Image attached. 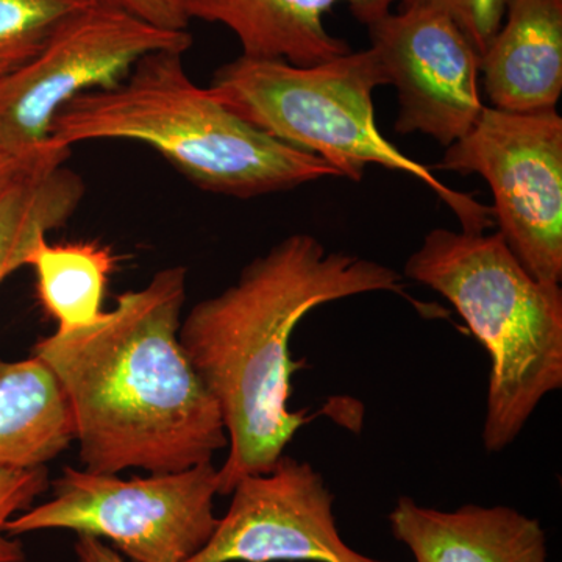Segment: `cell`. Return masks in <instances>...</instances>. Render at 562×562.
Listing matches in <instances>:
<instances>
[{"label":"cell","instance_id":"obj_1","mask_svg":"<svg viewBox=\"0 0 562 562\" xmlns=\"http://www.w3.org/2000/svg\"><path fill=\"white\" fill-rule=\"evenodd\" d=\"M184 299L187 269H162L99 319L33 346L68 397L87 471H187L228 447L220 406L180 344Z\"/></svg>","mask_w":562,"mask_h":562},{"label":"cell","instance_id":"obj_2","mask_svg":"<svg viewBox=\"0 0 562 562\" xmlns=\"http://www.w3.org/2000/svg\"><path fill=\"white\" fill-rule=\"evenodd\" d=\"M380 291L408 299L401 273L387 266L291 235L251 260L235 284L192 306L180 344L220 406L228 438L217 494L271 472L295 432L317 417L288 406L292 375L305 366L291 357L299 322L325 303Z\"/></svg>","mask_w":562,"mask_h":562},{"label":"cell","instance_id":"obj_3","mask_svg":"<svg viewBox=\"0 0 562 562\" xmlns=\"http://www.w3.org/2000/svg\"><path fill=\"white\" fill-rule=\"evenodd\" d=\"M94 139L146 144L202 190L238 199L339 177L328 162L294 149L222 105L188 76L183 54L160 50L136 63L116 88L72 99L50 124V146Z\"/></svg>","mask_w":562,"mask_h":562},{"label":"cell","instance_id":"obj_4","mask_svg":"<svg viewBox=\"0 0 562 562\" xmlns=\"http://www.w3.org/2000/svg\"><path fill=\"white\" fill-rule=\"evenodd\" d=\"M406 279L447 299L491 358L483 443L502 452L543 397L562 386V290L541 283L501 233L436 228L405 265Z\"/></svg>","mask_w":562,"mask_h":562},{"label":"cell","instance_id":"obj_5","mask_svg":"<svg viewBox=\"0 0 562 562\" xmlns=\"http://www.w3.org/2000/svg\"><path fill=\"white\" fill-rule=\"evenodd\" d=\"M387 85L390 77L369 47L313 66L241 55L214 72L209 90L236 116L294 149L316 155L339 177L360 181L369 165L406 173L438 194L462 232L490 231L495 224L491 206L450 190L380 133L372 95Z\"/></svg>","mask_w":562,"mask_h":562},{"label":"cell","instance_id":"obj_6","mask_svg":"<svg viewBox=\"0 0 562 562\" xmlns=\"http://www.w3.org/2000/svg\"><path fill=\"white\" fill-rule=\"evenodd\" d=\"M52 487V501L7 524L10 536L70 530L110 539L133 562H187L210 542L220 524L213 513V462L131 480L65 468Z\"/></svg>","mask_w":562,"mask_h":562},{"label":"cell","instance_id":"obj_7","mask_svg":"<svg viewBox=\"0 0 562 562\" xmlns=\"http://www.w3.org/2000/svg\"><path fill=\"white\" fill-rule=\"evenodd\" d=\"M436 169L479 173L492 216L520 265L546 284L562 281V117L554 110L484 106L472 131L447 147Z\"/></svg>","mask_w":562,"mask_h":562},{"label":"cell","instance_id":"obj_8","mask_svg":"<svg viewBox=\"0 0 562 562\" xmlns=\"http://www.w3.org/2000/svg\"><path fill=\"white\" fill-rule=\"evenodd\" d=\"M191 46L188 31H168L92 2L63 22L31 63L0 77V154L13 160L41 149L66 103L85 92L116 88L146 55L184 54Z\"/></svg>","mask_w":562,"mask_h":562},{"label":"cell","instance_id":"obj_9","mask_svg":"<svg viewBox=\"0 0 562 562\" xmlns=\"http://www.w3.org/2000/svg\"><path fill=\"white\" fill-rule=\"evenodd\" d=\"M371 49L397 88L395 132L452 146L484 109L479 52L442 11L405 7L368 25Z\"/></svg>","mask_w":562,"mask_h":562},{"label":"cell","instance_id":"obj_10","mask_svg":"<svg viewBox=\"0 0 562 562\" xmlns=\"http://www.w3.org/2000/svg\"><path fill=\"white\" fill-rule=\"evenodd\" d=\"M210 542L187 562H390L350 549L331 491L310 462L283 454L271 472L244 476Z\"/></svg>","mask_w":562,"mask_h":562},{"label":"cell","instance_id":"obj_11","mask_svg":"<svg viewBox=\"0 0 562 562\" xmlns=\"http://www.w3.org/2000/svg\"><path fill=\"white\" fill-rule=\"evenodd\" d=\"M398 0H177L188 21L231 29L244 57L313 66L351 52L325 29L324 16L346 3L366 27L391 13Z\"/></svg>","mask_w":562,"mask_h":562},{"label":"cell","instance_id":"obj_12","mask_svg":"<svg viewBox=\"0 0 562 562\" xmlns=\"http://www.w3.org/2000/svg\"><path fill=\"white\" fill-rule=\"evenodd\" d=\"M390 524L416 562H549L539 520L508 506L438 512L402 497Z\"/></svg>","mask_w":562,"mask_h":562},{"label":"cell","instance_id":"obj_13","mask_svg":"<svg viewBox=\"0 0 562 562\" xmlns=\"http://www.w3.org/2000/svg\"><path fill=\"white\" fill-rule=\"evenodd\" d=\"M480 77L498 110L557 109L562 92V0H508Z\"/></svg>","mask_w":562,"mask_h":562},{"label":"cell","instance_id":"obj_14","mask_svg":"<svg viewBox=\"0 0 562 562\" xmlns=\"http://www.w3.org/2000/svg\"><path fill=\"white\" fill-rule=\"evenodd\" d=\"M69 151L46 144L0 171V283L79 210L85 183L66 168Z\"/></svg>","mask_w":562,"mask_h":562},{"label":"cell","instance_id":"obj_15","mask_svg":"<svg viewBox=\"0 0 562 562\" xmlns=\"http://www.w3.org/2000/svg\"><path fill=\"white\" fill-rule=\"evenodd\" d=\"M76 439L57 375L36 357L0 358V469L43 468Z\"/></svg>","mask_w":562,"mask_h":562},{"label":"cell","instance_id":"obj_16","mask_svg":"<svg viewBox=\"0 0 562 562\" xmlns=\"http://www.w3.org/2000/svg\"><path fill=\"white\" fill-rule=\"evenodd\" d=\"M116 258L94 243L36 244L27 265L36 273L44 312L58 328L81 327L101 317L103 297Z\"/></svg>","mask_w":562,"mask_h":562},{"label":"cell","instance_id":"obj_17","mask_svg":"<svg viewBox=\"0 0 562 562\" xmlns=\"http://www.w3.org/2000/svg\"><path fill=\"white\" fill-rule=\"evenodd\" d=\"M94 0H0V77L31 63L63 22Z\"/></svg>","mask_w":562,"mask_h":562},{"label":"cell","instance_id":"obj_18","mask_svg":"<svg viewBox=\"0 0 562 562\" xmlns=\"http://www.w3.org/2000/svg\"><path fill=\"white\" fill-rule=\"evenodd\" d=\"M46 465L35 469H0V562H25L24 547L7 532V524L27 512L49 487Z\"/></svg>","mask_w":562,"mask_h":562},{"label":"cell","instance_id":"obj_19","mask_svg":"<svg viewBox=\"0 0 562 562\" xmlns=\"http://www.w3.org/2000/svg\"><path fill=\"white\" fill-rule=\"evenodd\" d=\"M405 7H428L442 11L471 41L482 57L505 14L508 0H398Z\"/></svg>","mask_w":562,"mask_h":562},{"label":"cell","instance_id":"obj_20","mask_svg":"<svg viewBox=\"0 0 562 562\" xmlns=\"http://www.w3.org/2000/svg\"><path fill=\"white\" fill-rule=\"evenodd\" d=\"M94 2L117 7L168 31H188V24H190L181 13L177 0H94Z\"/></svg>","mask_w":562,"mask_h":562},{"label":"cell","instance_id":"obj_21","mask_svg":"<svg viewBox=\"0 0 562 562\" xmlns=\"http://www.w3.org/2000/svg\"><path fill=\"white\" fill-rule=\"evenodd\" d=\"M76 554L80 562H124L120 553L111 550L101 539L79 535L76 542Z\"/></svg>","mask_w":562,"mask_h":562},{"label":"cell","instance_id":"obj_22","mask_svg":"<svg viewBox=\"0 0 562 562\" xmlns=\"http://www.w3.org/2000/svg\"><path fill=\"white\" fill-rule=\"evenodd\" d=\"M10 160H7L5 157H3L2 154H0V171H2L3 168H5V165L7 162H9Z\"/></svg>","mask_w":562,"mask_h":562}]
</instances>
